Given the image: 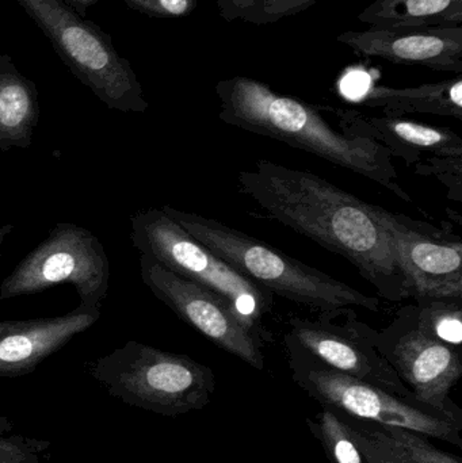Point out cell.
<instances>
[{
  "label": "cell",
  "mask_w": 462,
  "mask_h": 463,
  "mask_svg": "<svg viewBox=\"0 0 462 463\" xmlns=\"http://www.w3.org/2000/svg\"><path fill=\"white\" fill-rule=\"evenodd\" d=\"M140 274L152 294L184 323L254 369H265L262 348L266 343L230 301L168 271L144 253L140 255Z\"/></svg>",
  "instance_id": "10"
},
{
  "label": "cell",
  "mask_w": 462,
  "mask_h": 463,
  "mask_svg": "<svg viewBox=\"0 0 462 463\" xmlns=\"http://www.w3.org/2000/svg\"><path fill=\"white\" fill-rule=\"evenodd\" d=\"M415 173L423 176H437L449 190L452 200L461 201L462 157H426L414 165Z\"/></svg>",
  "instance_id": "25"
},
{
  "label": "cell",
  "mask_w": 462,
  "mask_h": 463,
  "mask_svg": "<svg viewBox=\"0 0 462 463\" xmlns=\"http://www.w3.org/2000/svg\"><path fill=\"white\" fill-rule=\"evenodd\" d=\"M130 240L136 250L168 271L208 288L230 301L263 342L273 340V335L263 324L273 312V294L232 269L162 209H146L133 214Z\"/></svg>",
  "instance_id": "6"
},
{
  "label": "cell",
  "mask_w": 462,
  "mask_h": 463,
  "mask_svg": "<svg viewBox=\"0 0 462 463\" xmlns=\"http://www.w3.org/2000/svg\"><path fill=\"white\" fill-rule=\"evenodd\" d=\"M306 424L322 443L331 463H366L346 423L330 408L323 407L322 412L308 419Z\"/></svg>",
  "instance_id": "20"
},
{
  "label": "cell",
  "mask_w": 462,
  "mask_h": 463,
  "mask_svg": "<svg viewBox=\"0 0 462 463\" xmlns=\"http://www.w3.org/2000/svg\"><path fill=\"white\" fill-rule=\"evenodd\" d=\"M382 220L406 283L417 305L448 302L462 307V241L433 225L382 208Z\"/></svg>",
  "instance_id": "12"
},
{
  "label": "cell",
  "mask_w": 462,
  "mask_h": 463,
  "mask_svg": "<svg viewBox=\"0 0 462 463\" xmlns=\"http://www.w3.org/2000/svg\"><path fill=\"white\" fill-rule=\"evenodd\" d=\"M380 431L390 438L412 462L415 463H461L452 454L438 450L436 446L429 442L428 437L409 431V430L398 429V427L380 426Z\"/></svg>",
  "instance_id": "24"
},
{
  "label": "cell",
  "mask_w": 462,
  "mask_h": 463,
  "mask_svg": "<svg viewBox=\"0 0 462 463\" xmlns=\"http://www.w3.org/2000/svg\"><path fill=\"white\" fill-rule=\"evenodd\" d=\"M49 446V442L19 434L8 419L0 416V463H45Z\"/></svg>",
  "instance_id": "23"
},
{
  "label": "cell",
  "mask_w": 462,
  "mask_h": 463,
  "mask_svg": "<svg viewBox=\"0 0 462 463\" xmlns=\"http://www.w3.org/2000/svg\"><path fill=\"white\" fill-rule=\"evenodd\" d=\"M360 102L368 108L382 109L387 116L434 114L462 121V79L457 75L438 83L406 89L373 86L363 92Z\"/></svg>",
  "instance_id": "17"
},
{
  "label": "cell",
  "mask_w": 462,
  "mask_h": 463,
  "mask_svg": "<svg viewBox=\"0 0 462 463\" xmlns=\"http://www.w3.org/2000/svg\"><path fill=\"white\" fill-rule=\"evenodd\" d=\"M40 121L37 86L0 54V152L29 148Z\"/></svg>",
  "instance_id": "16"
},
{
  "label": "cell",
  "mask_w": 462,
  "mask_h": 463,
  "mask_svg": "<svg viewBox=\"0 0 462 463\" xmlns=\"http://www.w3.org/2000/svg\"><path fill=\"white\" fill-rule=\"evenodd\" d=\"M374 345L418 402L462 423L461 410L450 399L462 377L460 350L420 326L417 305L401 307L387 328L376 331Z\"/></svg>",
  "instance_id": "9"
},
{
  "label": "cell",
  "mask_w": 462,
  "mask_h": 463,
  "mask_svg": "<svg viewBox=\"0 0 462 463\" xmlns=\"http://www.w3.org/2000/svg\"><path fill=\"white\" fill-rule=\"evenodd\" d=\"M420 326L433 336L460 350L462 343V307L448 302L417 305Z\"/></svg>",
  "instance_id": "22"
},
{
  "label": "cell",
  "mask_w": 462,
  "mask_h": 463,
  "mask_svg": "<svg viewBox=\"0 0 462 463\" xmlns=\"http://www.w3.org/2000/svg\"><path fill=\"white\" fill-rule=\"evenodd\" d=\"M317 2L319 0H217V7L225 21L268 24L303 13Z\"/></svg>",
  "instance_id": "19"
},
{
  "label": "cell",
  "mask_w": 462,
  "mask_h": 463,
  "mask_svg": "<svg viewBox=\"0 0 462 463\" xmlns=\"http://www.w3.org/2000/svg\"><path fill=\"white\" fill-rule=\"evenodd\" d=\"M288 326L285 336L325 366L403 399L415 400L398 373L377 351L376 329L358 320L352 307L322 312L314 320L293 317Z\"/></svg>",
  "instance_id": "11"
},
{
  "label": "cell",
  "mask_w": 462,
  "mask_h": 463,
  "mask_svg": "<svg viewBox=\"0 0 462 463\" xmlns=\"http://www.w3.org/2000/svg\"><path fill=\"white\" fill-rule=\"evenodd\" d=\"M366 463H415L412 462L379 427L369 421L342 418Z\"/></svg>",
  "instance_id": "21"
},
{
  "label": "cell",
  "mask_w": 462,
  "mask_h": 463,
  "mask_svg": "<svg viewBox=\"0 0 462 463\" xmlns=\"http://www.w3.org/2000/svg\"><path fill=\"white\" fill-rule=\"evenodd\" d=\"M90 374L110 396L163 416L203 410L216 391L211 367L136 340L92 362Z\"/></svg>",
  "instance_id": "4"
},
{
  "label": "cell",
  "mask_w": 462,
  "mask_h": 463,
  "mask_svg": "<svg viewBox=\"0 0 462 463\" xmlns=\"http://www.w3.org/2000/svg\"><path fill=\"white\" fill-rule=\"evenodd\" d=\"M342 130L372 138L391 156L417 165L426 157H462V138L448 128L433 127L403 117L365 116L355 110H333Z\"/></svg>",
  "instance_id": "15"
},
{
  "label": "cell",
  "mask_w": 462,
  "mask_h": 463,
  "mask_svg": "<svg viewBox=\"0 0 462 463\" xmlns=\"http://www.w3.org/2000/svg\"><path fill=\"white\" fill-rule=\"evenodd\" d=\"M130 8L152 18L178 19L190 15L197 0H124Z\"/></svg>",
  "instance_id": "26"
},
{
  "label": "cell",
  "mask_w": 462,
  "mask_h": 463,
  "mask_svg": "<svg viewBox=\"0 0 462 463\" xmlns=\"http://www.w3.org/2000/svg\"><path fill=\"white\" fill-rule=\"evenodd\" d=\"M338 43L360 56L377 57L393 64L420 65L433 71L462 73V27L374 29L344 32Z\"/></svg>",
  "instance_id": "13"
},
{
  "label": "cell",
  "mask_w": 462,
  "mask_h": 463,
  "mask_svg": "<svg viewBox=\"0 0 462 463\" xmlns=\"http://www.w3.org/2000/svg\"><path fill=\"white\" fill-rule=\"evenodd\" d=\"M14 231V225L7 224L0 227V256H2L3 242H5V237Z\"/></svg>",
  "instance_id": "28"
},
{
  "label": "cell",
  "mask_w": 462,
  "mask_h": 463,
  "mask_svg": "<svg viewBox=\"0 0 462 463\" xmlns=\"http://www.w3.org/2000/svg\"><path fill=\"white\" fill-rule=\"evenodd\" d=\"M292 377L309 396L355 420L398 427L462 448V423L430 410L417 400L403 399L355 380L317 361L289 337H284Z\"/></svg>",
  "instance_id": "7"
},
{
  "label": "cell",
  "mask_w": 462,
  "mask_h": 463,
  "mask_svg": "<svg viewBox=\"0 0 462 463\" xmlns=\"http://www.w3.org/2000/svg\"><path fill=\"white\" fill-rule=\"evenodd\" d=\"M162 211L232 269L273 296L319 313L344 307L371 312L380 309L377 297L366 296L244 232L171 206H163Z\"/></svg>",
  "instance_id": "3"
},
{
  "label": "cell",
  "mask_w": 462,
  "mask_h": 463,
  "mask_svg": "<svg viewBox=\"0 0 462 463\" xmlns=\"http://www.w3.org/2000/svg\"><path fill=\"white\" fill-rule=\"evenodd\" d=\"M99 318L100 309L78 307L64 316L0 321V378L30 374Z\"/></svg>",
  "instance_id": "14"
},
{
  "label": "cell",
  "mask_w": 462,
  "mask_h": 463,
  "mask_svg": "<svg viewBox=\"0 0 462 463\" xmlns=\"http://www.w3.org/2000/svg\"><path fill=\"white\" fill-rule=\"evenodd\" d=\"M358 19L374 29L458 27L462 0H376Z\"/></svg>",
  "instance_id": "18"
},
{
  "label": "cell",
  "mask_w": 462,
  "mask_h": 463,
  "mask_svg": "<svg viewBox=\"0 0 462 463\" xmlns=\"http://www.w3.org/2000/svg\"><path fill=\"white\" fill-rule=\"evenodd\" d=\"M216 94L219 118L224 124L309 152L411 203L409 193L399 184L388 149L372 138L334 129L315 106L246 76L220 80Z\"/></svg>",
  "instance_id": "2"
},
{
  "label": "cell",
  "mask_w": 462,
  "mask_h": 463,
  "mask_svg": "<svg viewBox=\"0 0 462 463\" xmlns=\"http://www.w3.org/2000/svg\"><path fill=\"white\" fill-rule=\"evenodd\" d=\"M49 38L65 67L111 110L146 113L149 105L132 62L113 38L64 0H15Z\"/></svg>",
  "instance_id": "5"
},
{
  "label": "cell",
  "mask_w": 462,
  "mask_h": 463,
  "mask_svg": "<svg viewBox=\"0 0 462 463\" xmlns=\"http://www.w3.org/2000/svg\"><path fill=\"white\" fill-rule=\"evenodd\" d=\"M68 283L78 307L100 309L110 286V261L100 240L86 228L59 222L0 285V299L42 293Z\"/></svg>",
  "instance_id": "8"
},
{
  "label": "cell",
  "mask_w": 462,
  "mask_h": 463,
  "mask_svg": "<svg viewBox=\"0 0 462 463\" xmlns=\"http://www.w3.org/2000/svg\"><path fill=\"white\" fill-rule=\"evenodd\" d=\"M70 7H72L80 16H86L87 10L97 5L98 0H64Z\"/></svg>",
  "instance_id": "27"
},
{
  "label": "cell",
  "mask_w": 462,
  "mask_h": 463,
  "mask_svg": "<svg viewBox=\"0 0 462 463\" xmlns=\"http://www.w3.org/2000/svg\"><path fill=\"white\" fill-rule=\"evenodd\" d=\"M238 184L266 216L347 259L380 297L391 302L407 298L380 206L315 174L270 160L240 171Z\"/></svg>",
  "instance_id": "1"
}]
</instances>
